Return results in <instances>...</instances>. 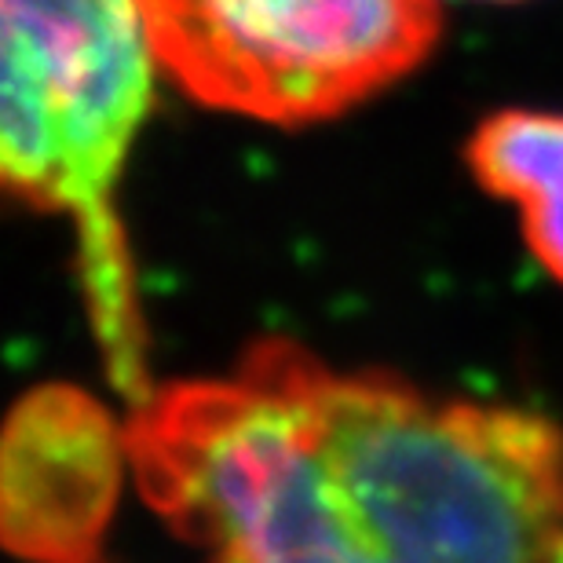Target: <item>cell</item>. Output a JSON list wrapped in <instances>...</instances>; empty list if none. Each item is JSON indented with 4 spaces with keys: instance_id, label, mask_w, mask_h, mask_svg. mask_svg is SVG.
<instances>
[{
    "instance_id": "cell-1",
    "label": "cell",
    "mask_w": 563,
    "mask_h": 563,
    "mask_svg": "<svg viewBox=\"0 0 563 563\" xmlns=\"http://www.w3.org/2000/svg\"><path fill=\"white\" fill-rule=\"evenodd\" d=\"M146 505L206 563H556L563 428L286 336L132 407Z\"/></svg>"
},
{
    "instance_id": "cell-2",
    "label": "cell",
    "mask_w": 563,
    "mask_h": 563,
    "mask_svg": "<svg viewBox=\"0 0 563 563\" xmlns=\"http://www.w3.org/2000/svg\"><path fill=\"white\" fill-rule=\"evenodd\" d=\"M154 70L140 0H0V190L74 220L96 341L129 407L154 385L118 184Z\"/></svg>"
},
{
    "instance_id": "cell-3",
    "label": "cell",
    "mask_w": 563,
    "mask_h": 563,
    "mask_svg": "<svg viewBox=\"0 0 563 563\" xmlns=\"http://www.w3.org/2000/svg\"><path fill=\"white\" fill-rule=\"evenodd\" d=\"M157 66L190 99L311 125L385 92L432 55L439 0H140Z\"/></svg>"
},
{
    "instance_id": "cell-4",
    "label": "cell",
    "mask_w": 563,
    "mask_h": 563,
    "mask_svg": "<svg viewBox=\"0 0 563 563\" xmlns=\"http://www.w3.org/2000/svg\"><path fill=\"white\" fill-rule=\"evenodd\" d=\"M125 461V428L88 391L22 396L0 428V545L26 563H96Z\"/></svg>"
},
{
    "instance_id": "cell-5",
    "label": "cell",
    "mask_w": 563,
    "mask_h": 563,
    "mask_svg": "<svg viewBox=\"0 0 563 563\" xmlns=\"http://www.w3.org/2000/svg\"><path fill=\"white\" fill-rule=\"evenodd\" d=\"M465 165L487 195L516 206L527 250L563 286V114L512 107L483 118Z\"/></svg>"
},
{
    "instance_id": "cell-6",
    "label": "cell",
    "mask_w": 563,
    "mask_h": 563,
    "mask_svg": "<svg viewBox=\"0 0 563 563\" xmlns=\"http://www.w3.org/2000/svg\"><path fill=\"white\" fill-rule=\"evenodd\" d=\"M487 4H520V0H487Z\"/></svg>"
},
{
    "instance_id": "cell-7",
    "label": "cell",
    "mask_w": 563,
    "mask_h": 563,
    "mask_svg": "<svg viewBox=\"0 0 563 563\" xmlns=\"http://www.w3.org/2000/svg\"><path fill=\"white\" fill-rule=\"evenodd\" d=\"M556 563H563V545H560V556H556Z\"/></svg>"
}]
</instances>
